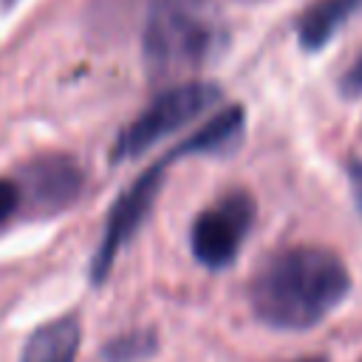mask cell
<instances>
[{
  "label": "cell",
  "instance_id": "1",
  "mask_svg": "<svg viewBox=\"0 0 362 362\" xmlns=\"http://www.w3.org/2000/svg\"><path fill=\"white\" fill-rule=\"evenodd\" d=\"M351 291V274L339 255L322 246H288L269 255L249 283L255 317L277 331L320 325Z\"/></svg>",
  "mask_w": 362,
  "mask_h": 362
},
{
  "label": "cell",
  "instance_id": "2",
  "mask_svg": "<svg viewBox=\"0 0 362 362\" xmlns=\"http://www.w3.org/2000/svg\"><path fill=\"white\" fill-rule=\"evenodd\" d=\"M215 20L187 0H161L144 25V59L153 74H178L204 65L218 42Z\"/></svg>",
  "mask_w": 362,
  "mask_h": 362
},
{
  "label": "cell",
  "instance_id": "3",
  "mask_svg": "<svg viewBox=\"0 0 362 362\" xmlns=\"http://www.w3.org/2000/svg\"><path fill=\"white\" fill-rule=\"evenodd\" d=\"M218 99H221V88L204 79H189L167 88L119 133L113 144V161L136 158L147 153L167 136L187 127L204 110H209Z\"/></svg>",
  "mask_w": 362,
  "mask_h": 362
},
{
  "label": "cell",
  "instance_id": "4",
  "mask_svg": "<svg viewBox=\"0 0 362 362\" xmlns=\"http://www.w3.org/2000/svg\"><path fill=\"white\" fill-rule=\"evenodd\" d=\"M178 156L170 150L167 156H161L156 164H150L124 192H119V198L113 201L110 212H107V221H105V232H102V240L93 252V260H90V280L93 283H102L107 277V272L113 269L119 252L130 243V238L141 229L144 218L150 215L153 204H156V195L161 192V184H164V170L170 161H175Z\"/></svg>",
  "mask_w": 362,
  "mask_h": 362
},
{
  "label": "cell",
  "instance_id": "5",
  "mask_svg": "<svg viewBox=\"0 0 362 362\" xmlns=\"http://www.w3.org/2000/svg\"><path fill=\"white\" fill-rule=\"evenodd\" d=\"M255 212V198L243 189H232L206 206L189 226V249L195 260L215 272L226 269L249 238Z\"/></svg>",
  "mask_w": 362,
  "mask_h": 362
},
{
  "label": "cell",
  "instance_id": "6",
  "mask_svg": "<svg viewBox=\"0 0 362 362\" xmlns=\"http://www.w3.org/2000/svg\"><path fill=\"white\" fill-rule=\"evenodd\" d=\"M85 187V173L71 156H40L28 161L17 178L20 206L34 215H54L71 206Z\"/></svg>",
  "mask_w": 362,
  "mask_h": 362
},
{
  "label": "cell",
  "instance_id": "7",
  "mask_svg": "<svg viewBox=\"0 0 362 362\" xmlns=\"http://www.w3.org/2000/svg\"><path fill=\"white\" fill-rule=\"evenodd\" d=\"M82 342V325L76 317H59L42 322L25 339L20 362H74Z\"/></svg>",
  "mask_w": 362,
  "mask_h": 362
},
{
  "label": "cell",
  "instance_id": "8",
  "mask_svg": "<svg viewBox=\"0 0 362 362\" xmlns=\"http://www.w3.org/2000/svg\"><path fill=\"white\" fill-rule=\"evenodd\" d=\"M362 11V0H317L297 20V40L305 51H320L337 31Z\"/></svg>",
  "mask_w": 362,
  "mask_h": 362
},
{
  "label": "cell",
  "instance_id": "9",
  "mask_svg": "<svg viewBox=\"0 0 362 362\" xmlns=\"http://www.w3.org/2000/svg\"><path fill=\"white\" fill-rule=\"evenodd\" d=\"M243 124H246V113L243 107L232 105V107H223L218 110L209 122H204L192 136H187L184 141L175 144V156H192V153H209V156H218V153H226L232 150L240 136H243Z\"/></svg>",
  "mask_w": 362,
  "mask_h": 362
},
{
  "label": "cell",
  "instance_id": "10",
  "mask_svg": "<svg viewBox=\"0 0 362 362\" xmlns=\"http://www.w3.org/2000/svg\"><path fill=\"white\" fill-rule=\"evenodd\" d=\"M153 351V334L147 331H133V334H124V337H116L105 356L107 362H136L141 356H147Z\"/></svg>",
  "mask_w": 362,
  "mask_h": 362
},
{
  "label": "cell",
  "instance_id": "11",
  "mask_svg": "<svg viewBox=\"0 0 362 362\" xmlns=\"http://www.w3.org/2000/svg\"><path fill=\"white\" fill-rule=\"evenodd\" d=\"M17 209H20V189H17V181L0 178V223H6Z\"/></svg>",
  "mask_w": 362,
  "mask_h": 362
},
{
  "label": "cell",
  "instance_id": "12",
  "mask_svg": "<svg viewBox=\"0 0 362 362\" xmlns=\"http://www.w3.org/2000/svg\"><path fill=\"white\" fill-rule=\"evenodd\" d=\"M342 93L345 96H362V54L342 76Z\"/></svg>",
  "mask_w": 362,
  "mask_h": 362
},
{
  "label": "cell",
  "instance_id": "13",
  "mask_svg": "<svg viewBox=\"0 0 362 362\" xmlns=\"http://www.w3.org/2000/svg\"><path fill=\"white\" fill-rule=\"evenodd\" d=\"M348 178H351V192H354V201H356V209L362 212V161H351L348 164Z\"/></svg>",
  "mask_w": 362,
  "mask_h": 362
},
{
  "label": "cell",
  "instance_id": "14",
  "mask_svg": "<svg viewBox=\"0 0 362 362\" xmlns=\"http://www.w3.org/2000/svg\"><path fill=\"white\" fill-rule=\"evenodd\" d=\"M294 362H325L322 356H308V359H294Z\"/></svg>",
  "mask_w": 362,
  "mask_h": 362
},
{
  "label": "cell",
  "instance_id": "15",
  "mask_svg": "<svg viewBox=\"0 0 362 362\" xmlns=\"http://www.w3.org/2000/svg\"><path fill=\"white\" fill-rule=\"evenodd\" d=\"M3 3H14V0H3Z\"/></svg>",
  "mask_w": 362,
  "mask_h": 362
}]
</instances>
